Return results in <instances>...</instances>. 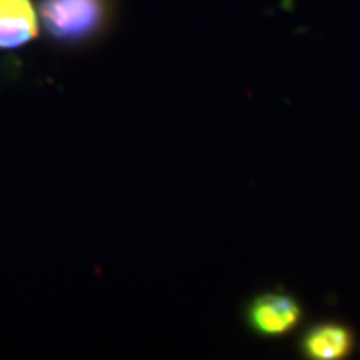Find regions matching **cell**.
Wrapping results in <instances>:
<instances>
[{
  "mask_svg": "<svg viewBox=\"0 0 360 360\" xmlns=\"http://www.w3.org/2000/svg\"><path fill=\"white\" fill-rule=\"evenodd\" d=\"M302 309L294 297L264 294L254 299L247 309V322L255 334L276 339L289 334L299 326Z\"/></svg>",
  "mask_w": 360,
  "mask_h": 360,
  "instance_id": "obj_2",
  "label": "cell"
},
{
  "mask_svg": "<svg viewBox=\"0 0 360 360\" xmlns=\"http://www.w3.org/2000/svg\"><path fill=\"white\" fill-rule=\"evenodd\" d=\"M355 337L347 326L335 322L319 323L305 332L300 349L314 360H340L354 350Z\"/></svg>",
  "mask_w": 360,
  "mask_h": 360,
  "instance_id": "obj_4",
  "label": "cell"
},
{
  "mask_svg": "<svg viewBox=\"0 0 360 360\" xmlns=\"http://www.w3.org/2000/svg\"><path fill=\"white\" fill-rule=\"evenodd\" d=\"M39 32V13L32 0H0V52L24 47Z\"/></svg>",
  "mask_w": 360,
  "mask_h": 360,
  "instance_id": "obj_3",
  "label": "cell"
},
{
  "mask_svg": "<svg viewBox=\"0 0 360 360\" xmlns=\"http://www.w3.org/2000/svg\"><path fill=\"white\" fill-rule=\"evenodd\" d=\"M114 7V0H37L39 24L52 44L82 47L105 34Z\"/></svg>",
  "mask_w": 360,
  "mask_h": 360,
  "instance_id": "obj_1",
  "label": "cell"
}]
</instances>
